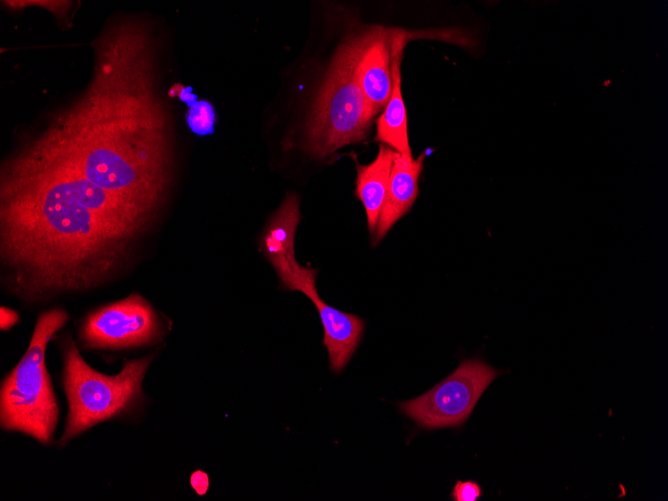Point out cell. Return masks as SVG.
<instances>
[{
	"label": "cell",
	"instance_id": "1",
	"mask_svg": "<svg viewBox=\"0 0 668 501\" xmlns=\"http://www.w3.org/2000/svg\"><path fill=\"white\" fill-rule=\"evenodd\" d=\"M156 216L24 141L1 163V260L29 302L108 281Z\"/></svg>",
	"mask_w": 668,
	"mask_h": 501
},
{
	"label": "cell",
	"instance_id": "2",
	"mask_svg": "<svg viewBox=\"0 0 668 501\" xmlns=\"http://www.w3.org/2000/svg\"><path fill=\"white\" fill-rule=\"evenodd\" d=\"M93 46L86 89L23 140L92 185L157 215L171 182L172 140L156 90L151 30L141 19H114Z\"/></svg>",
	"mask_w": 668,
	"mask_h": 501
},
{
	"label": "cell",
	"instance_id": "3",
	"mask_svg": "<svg viewBox=\"0 0 668 501\" xmlns=\"http://www.w3.org/2000/svg\"><path fill=\"white\" fill-rule=\"evenodd\" d=\"M62 385L68 412L58 444L62 447L99 423L125 418L146 401L143 380L155 355L125 361L110 376L93 369L82 358L71 336L61 345Z\"/></svg>",
	"mask_w": 668,
	"mask_h": 501
},
{
	"label": "cell",
	"instance_id": "4",
	"mask_svg": "<svg viewBox=\"0 0 668 501\" xmlns=\"http://www.w3.org/2000/svg\"><path fill=\"white\" fill-rule=\"evenodd\" d=\"M68 320L69 314L62 309L41 313L26 352L1 381V428L28 435L45 446L53 443L59 420L56 394L46 367V349Z\"/></svg>",
	"mask_w": 668,
	"mask_h": 501
},
{
	"label": "cell",
	"instance_id": "5",
	"mask_svg": "<svg viewBox=\"0 0 668 501\" xmlns=\"http://www.w3.org/2000/svg\"><path fill=\"white\" fill-rule=\"evenodd\" d=\"M371 113L354 71V41L337 50L319 90L307 128L306 149L325 158L345 145L366 139Z\"/></svg>",
	"mask_w": 668,
	"mask_h": 501
},
{
	"label": "cell",
	"instance_id": "6",
	"mask_svg": "<svg viewBox=\"0 0 668 501\" xmlns=\"http://www.w3.org/2000/svg\"><path fill=\"white\" fill-rule=\"evenodd\" d=\"M498 375L496 369L480 358L466 359L433 388L398 406L425 429L460 426Z\"/></svg>",
	"mask_w": 668,
	"mask_h": 501
},
{
	"label": "cell",
	"instance_id": "7",
	"mask_svg": "<svg viewBox=\"0 0 668 501\" xmlns=\"http://www.w3.org/2000/svg\"><path fill=\"white\" fill-rule=\"evenodd\" d=\"M164 331V323L152 305L132 293L88 313L79 339L88 349H124L155 344Z\"/></svg>",
	"mask_w": 668,
	"mask_h": 501
},
{
	"label": "cell",
	"instance_id": "8",
	"mask_svg": "<svg viewBox=\"0 0 668 501\" xmlns=\"http://www.w3.org/2000/svg\"><path fill=\"white\" fill-rule=\"evenodd\" d=\"M318 270L302 268L280 286L287 291H299L315 305L324 329L323 345L329 355V368L335 373L343 371L355 353L364 331L360 317L342 312L323 301L316 289Z\"/></svg>",
	"mask_w": 668,
	"mask_h": 501
},
{
	"label": "cell",
	"instance_id": "9",
	"mask_svg": "<svg viewBox=\"0 0 668 501\" xmlns=\"http://www.w3.org/2000/svg\"><path fill=\"white\" fill-rule=\"evenodd\" d=\"M393 33L394 30L374 27L353 37L355 76L374 116L385 108L392 90Z\"/></svg>",
	"mask_w": 668,
	"mask_h": 501
},
{
	"label": "cell",
	"instance_id": "10",
	"mask_svg": "<svg viewBox=\"0 0 668 501\" xmlns=\"http://www.w3.org/2000/svg\"><path fill=\"white\" fill-rule=\"evenodd\" d=\"M301 218L298 195L288 193L260 236L259 251L270 262L278 278L300 267L295 256L294 242Z\"/></svg>",
	"mask_w": 668,
	"mask_h": 501
},
{
	"label": "cell",
	"instance_id": "11",
	"mask_svg": "<svg viewBox=\"0 0 668 501\" xmlns=\"http://www.w3.org/2000/svg\"><path fill=\"white\" fill-rule=\"evenodd\" d=\"M425 154L416 159L397 153L391 170L387 194L380 212L378 225L372 235V245L376 246L405 215L417 198L418 179L423 169Z\"/></svg>",
	"mask_w": 668,
	"mask_h": 501
},
{
	"label": "cell",
	"instance_id": "12",
	"mask_svg": "<svg viewBox=\"0 0 668 501\" xmlns=\"http://www.w3.org/2000/svg\"><path fill=\"white\" fill-rule=\"evenodd\" d=\"M405 35L394 30L391 39L392 90L383 112L376 121L375 141L385 144L402 156L413 158L408 139L407 114L401 92L400 64Z\"/></svg>",
	"mask_w": 668,
	"mask_h": 501
},
{
	"label": "cell",
	"instance_id": "13",
	"mask_svg": "<svg viewBox=\"0 0 668 501\" xmlns=\"http://www.w3.org/2000/svg\"><path fill=\"white\" fill-rule=\"evenodd\" d=\"M396 155L395 150L380 144L378 154L371 163L362 165L354 157L357 170L355 195L364 206L371 236L378 225Z\"/></svg>",
	"mask_w": 668,
	"mask_h": 501
},
{
	"label": "cell",
	"instance_id": "14",
	"mask_svg": "<svg viewBox=\"0 0 668 501\" xmlns=\"http://www.w3.org/2000/svg\"><path fill=\"white\" fill-rule=\"evenodd\" d=\"M482 495L480 485L475 481H457L451 492L454 501H476Z\"/></svg>",
	"mask_w": 668,
	"mask_h": 501
},
{
	"label": "cell",
	"instance_id": "15",
	"mask_svg": "<svg viewBox=\"0 0 668 501\" xmlns=\"http://www.w3.org/2000/svg\"><path fill=\"white\" fill-rule=\"evenodd\" d=\"M190 484L198 495H205L209 488V478L207 473L201 470L194 471L190 476Z\"/></svg>",
	"mask_w": 668,
	"mask_h": 501
},
{
	"label": "cell",
	"instance_id": "16",
	"mask_svg": "<svg viewBox=\"0 0 668 501\" xmlns=\"http://www.w3.org/2000/svg\"><path fill=\"white\" fill-rule=\"evenodd\" d=\"M19 320V315L16 311L2 306L1 307V330H9Z\"/></svg>",
	"mask_w": 668,
	"mask_h": 501
}]
</instances>
